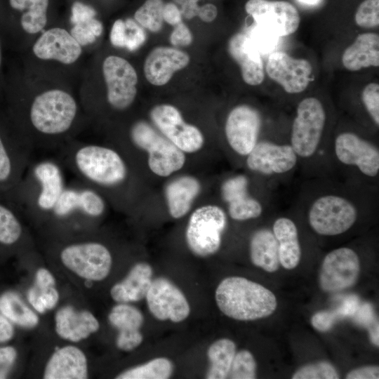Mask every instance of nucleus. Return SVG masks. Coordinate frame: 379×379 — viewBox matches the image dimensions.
<instances>
[{"label":"nucleus","mask_w":379,"mask_h":379,"mask_svg":"<svg viewBox=\"0 0 379 379\" xmlns=\"http://www.w3.org/2000/svg\"><path fill=\"white\" fill-rule=\"evenodd\" d=\"M74 87L32 75L21 66L5 75L3 107L18 134L32 150L58 151L88 126Z\"/></svg>","instance_id":"obj_1"},{"label":"nucleus","mask_w":379,"mask_h":379,"mask_svg":"<svg viewBox=\"0 0 379 379\" xmlns=\"http://www.w3.org/2000/svg\"><path fill=\"white\" fill-rule=\"evenodd\" d=\"M86 51L72 36L67 26L52 25L22 53L21 67L39 77L74 86L85 68Z\"/></svg>","instance_id":"obj_2"},{"label":"nucleus","mask_w":379,"mask_h":379,"mask_svg":"<svg viewBox=\"0 0 379 379\" xmlns=\"http://www.w3.org/2000/svg\"><path fill=\"white\" fill-rule=\"evenodd\" d=\"M58 152L65 168L105 198L122 190L130 180L128 161L116 148L75 138Z\"/></svg>","instance_id":"obj_3"},{"label":"nucleus","mask_w":379,"mask_h":379,"mask_svg":"<svg viewBox=\"0 0 379 379\" xmlns=\"http://www.w3.org/2000/svg\"><path fill=\"white\" fill-rule=\"evenodd\" d=\"M58 158L31 161L16 187L4 199L20 214L44 225L67 182Z\"/></svg>","instance_id":"obj_4"},{"label":"nucleus","mask_w":379,"mask_h":379,"mask_svg":"<svg viewBox=\"0 0 379 379\" xmlns=\"http://www.w3.org/2000/svg\"><path fill=\"white\" fill-rule=\"evenodd\" d=\"M107 199L91 186L76 178L67 183L44 225L56 232H88L105 213Z\"/></svg>","instance_id":"obj_5"},{"label":"nucleus","mask_w":379,"mask_h":379,"mask_svg":"<svg viewBox=\"0 0 379 379\" xmlns=\"http://www.w3.org/2000/svg\"><path fill=\"white\" fill-rule=\"evenodd\" d=\"M215 298L225 315L239 321L265 318L277 306V298L271 291L241 277L222 279L215 290Z\"/></svg>","instance_id":"obj_6"},{"label":"nucleus","mask_w":379,"mask_h":379,"mask_svg":"<svg viewBox=\"0 0 379 379\" xmlns=\"http://www.w3.org/2000/svg\"><path fill=\"white\" fill-rule=\"evenodd\" d=\"M50 0H6L0 15L4 39L21 53L47 27L53 25Z\"/></svg>","instance_id":"obj_7"},{"label":"nucleus","mask_w":379,"mask_h":379,"mask_svg":"<svg viewBox=\"0 0 379 379\" xmlns=\"http://www.w3.org/2000/svg\"><path fill=\"white\" fill-rule=\"evenodd\" d=\"M84 70L102 81V100L108 109L121 113L132 106L137 95L138 79L135 68L126 58L109 54L98 64L87 62Z\"/></svg>","instance_id":"obj_8"},{"label":"nucleus","mask_w":379,"mask_h":379,"mask_svg":"<svg viewBox=\"0 0 379 379\" xmlns=\"http://www.w3.org/2000/svg\"><path fill=\"white\" fill-rule=\"evenodd\" d=\"M127 141L133 147L147 153L148 166L158 176H169L185 164V152L144 120L130 125Z\"/></svg>","instance_id":"obj_9"},{"label":"nucleus","mask_w":379,"mask_h":379,"mask_svg":"<svg viewBox=\"0 0 379 379\" xmlns=\"http://www.w3.org/2000/svg\"><path fill=\"white\" fill-rule=\"evenodd\" d=\"M57 253L61 263L79 277L99 281L110 272L112 255L102 242L93 239H69L58 245Z\"/></svg>","instance_id":"obj_10"},{"label":"nucleus","mask_w":379,"mask_h":379,"mask_svg":"<svg viewBox=\"0 0 379 379\" xmlns=\"http://www.w3.org/2000/svg\"><path fill=\"white\" fill-rule=\"evenodd\" d=\"M32 149L18 134L0 103V194L4 197L21 180Z\"/></svg>","instance_id":"obj_11"},{"label":"nucleus","mask_w":379,"mask_h":379,"mask_svg":"<svg viewBox=\"0 0 379 379\" xmlns=\"http://www.w3.org/2000/svg\"><path fill=\"white\" fill-rule=\"evenodd\" d=\"M226 225L227 217L220 207L206 205L197 208L189 219L185 232L189 248L199 257L214 254L220 248Z\"/></svg>","instance_id":"obj_12"},{"label":"nucleus","mask_w":379,"mask_h":379,"mask_svg":"<svg viewBox=\"0 0 379 379\" xmlns=\"http://www.w3.org/2000/svg\"><path fill=\"white\" fill-rule=\"evenodd\" d=\"M291 136V147L302 157H311L316 151L326 121L321 102L316 98H306L298 105Z\"/></svg>","instance_id":"obj_13"},{"label":"nucleus","mask_w":379,"mask_h":379,"mask_svg":"<svg viewBox=\"0 0 379 379\" xmlns=\"http://www.w3.org/2000/svg\"><path fill=\"white\" fill-rule=\"evenodd\" d=\"M357 212L348 200L335 195L317 199L312 205L309 222L318 234L334 236L348 230L355 222Z\"/></svg>","instance_id":"obj_14"},{"label":"nucleus","mask_w":379,"mask_h":379,"mask_svg":"<svg viewBox=\"0 0 379 379\" xmlns=\"http://www.w3.org/2000/svg\"><path fill=\"white\" fill-rule=\"evenodd\" d=\"M150 117L161 133L185 153H194L204 145V138L195 126L186 123L173 105H159L150 111Z\"/></svg>","instance_id":"obj_15"},{"label":"nucleus","mask_w":379,"mask_h":379,"mask_svg":"<svg viewBox=\"0 0 379 379\" xmlns=\"http://www.w3.org/2000/svg\"><path fill=\"white\" fill-rule=\"evenodd\" d=\"M245 10L256 25L279 37L294 33L300 25L298 10L286 1L248 0Z\"/></svg>","instance_id":"obj_16"},{"label":"nucleus","mask_w":379,"mask_h":379,"mask_svg":"<svg viewBox=\"0 0 379 379\" xmlns=\"http://www.w3.org/2000/svg\"><path fill=\"white\" fill-rule=\"evenodd\" d=\"M360 272V262L357 253L349 248H340L328 253L324 258L319 272L320 288L333 293L352 286Z\"/></svg>","instance_id":"obj_17"},{"label":"nucleus","mask_w":379,"mask_h":379,"mask_svg":"<svg viewBox=\"0 0 379 379\" xmlns=\"http://www.w3.org/2000/svg\"><path fill=\"white\" fill-rule=\"evenodd\" d=\"M145 298L149 312L161 321L180 322L190 313L189 302L183 293L165 277L152 280Z\"/></svg>","instance_id":"obj_18"},{"label":"nucleus","mask_w":379,"mask_h":379,"mask_svg":"<svg viewBox=\"0 0 379 379\" xmlns=\"http://www.w3.org/2000/svg\"><path fill=\"white\" fill-rule=\"evenodd\" d=\"M268 77L288 93L305 91L311 81L312 67L302 58H295L283 51H274L266 64Z\"/></svg>","instance_id":"obj_19"},{"label":"nucleus","mask_w":379,"mask_h":379,"mask_svg":"<svg viewBox=\"0 0 379 379\" xmlns=\"http://www.w3.org/2000/svg\"><path fill=\"white\" fill-rule=\"evenodd\" d=\"M261 120L254 108L241 105L229 113L225 123V135L232 149L241 155H248L257 143Z\"/></svg>","instance_id":"obj_20"},{"label":"nucleus","mask_w":379,"mask_h":379,"mask_svg":"<svg viewBox=\"0 0 379 379\" xmlns=\"http://www.w3.org/2000/svg\"><path fill=\"white\" fill-rule=\"evenodd\" d=\"M335 152L338 159L347 165H354L370 177L379 171V151L371 142L352 133H343L335 140Z\"/></svg>","instance_id":"obj_21"},{"label":"nucleus","mask_w":379,"mask_h":379,"mask_svg":"<svg viewBox=\"0 0 379 379\" xmlns=\"http://www.w3.org/2000/svg\"><path fill=\"white\" fill-rule=\"evenodd\" d=\"M296 162L297 154L291 145H279L267 141L257 142L246 159L251 170L266 175L287 172Z\"/></svg>","instance_id":"obj_22"},{"label":"nucleus","mask_w":379,"mask_h":379,"mask_svg":"<svg viewBox=\"0 0 379 379\" xmlns=\"http://www.w3.org/2000/svg\"><path fill=\"white\" fill-rule=\"evenodd\" d=\"M190 62V57L181 50L159 46L152 49L144 62V74L146 79L152 85L163 86L167 84L173 74Z\"/></svg>","instance_id":"obj_23"},{"label":"nucleus","mask_w":379,"mask_h":379,"mask_svg":"<svg viewBox=\"0 0 379 379\" xmlns=\"http://www.w3.org/2000/svg\"><path fill=\"white\" fill-rule=\"evenodd\" d=\"M110 324L118 330L117 347L124 351H131L142 342L140 331L144 317L142 312L129 303H118L112 307L108 315Z\"/></svg>","instance_id":"obj_24"},{"label":"nucleus","mask_w":379,"mask_h":379,"mask_svg":"<svg viewBox=\"0 0 379 379\" xmlns=\"http://www.w3.org/2000/svg\"><path fill=\"white\" fill-rule=\"evenodd\" d=\"M100 324L91 312L71 305L59 309L55 315V330L62 339L77 343L97 332Z\"/></svg>","instance_id":"obj_25"},{"label":"nucleus","mask_w":379,"mask_h":379,"mask_svg":"<svg viewBox=\"0 0 379 379\" xmlns=\"http://www.w3.org/2000/svg\"><path fill=\"white\" fill-rule=\"evenodd\" d=\"M88 361L84 352L74 345L58 349L49 358L43 375L45 379H85Z\"/></svg>","instance_id":"obj_26"},{"label":"nucleus","mask_w":379,"mask_h":379,"mask_svg":"<svg viewBox=\"0 0 379 379\" xmlns=\"http://www.w3.org/2000/svg\"><path fill=\"white\" fill-rule=\"evenodd\" d=\"M228 51L239 64L245 83L257 86L263 81L265 74L261 55L246 34L233 35L228 42Z\"/></svg>","instance_id":"obj_27"},{"label":"nucleus","mask_w":379,"mask_h":379,"mask_svg":"<svg viewBox=\"0 0 379 379\" xmlns=\"http://www.w3.org/2000/svg\"><path fill=\"white\" fill-rule=\"evenodd\" d=\"M152 268L148 263H136L123 280L112 287V298L118 303H130L142 300L152 284Z\"/></svg>","instance_id":"obj_28"},{"label":"nucleus","mask_w":379,"mask_h":379,"mask_svg":"<svg viewBox=\"0 0 379 379\" xmlns=\"http://www.w3.org/2000/svg\"><path fill=\"white\" fill-rule=\"evenodd\" d=\"M342 62L345 68L350 71L378 67V34L368 32L358 35L354 41L344 51Z\"/></svg>","instance_id":"obj_29"},{"label":"nucleus","mask_w":379,"mask_h":379,"mask_svg":"<svg viewBox=\"0 0 379 379\" xmlns=\"http://www.w3.org/2000/svg\"><path fill=\"white\" fill-rule=\"evenodd\" d=\"M200 191L201 184L194 177L185 175L171 181L165 190L170 215L176 219L185 215Z\"/></svg>","instance_id":"obj_30"},{"label":"nucleus","mask_w":379,"mask_h":379,"mask_svg":"<svg viewBox=\"0 0 379 379\" xmlns=\"http://www.w3.org/2000/svg\"><path fill=\"white\" fill-rule=\"evenodd\" d=\"M273 234L279 244V262L286 270H293L299 264L301 249L295 223L287 218L277 219L273 225Z\"/></svg>","instance_id":"obj_31"},{"label":"nucleus","mask_w":379,"mask_h":379,"mask_svg":"<svg viewBox=\"0 0 379 379\" xmlns=\"http://www.w3.org/2000/svg\"><path fill=\"white\" fill-rule=\"evenodd\" d=\"M250 256L255 266L267 272H274L279 269V244L273 232L262 229L253 234L250 241Z\"/></svg>","instance_id":"obj_32"},{"label":"nucleus","mask_w":379,"mask_h":379,"mask_svg":"<svg viewBox=\"0 0 379 379\" xmlns=\"http://www.w3.org/2000/svg\"><path fill=\"white\" fill-rule=\"evenodd\" d=\"M20 214L10 204L0 199V248H16L26 239Z\"/></svg>","instance_id":"obj_33"},{"label":"nucleus","mask_w":379,"mask_h":379,"mask_svg":"<svg viewBox=\"0 0 379 379\" xmlns=\"http://www.w3.org/2000/svg\"><path fill=\"white\" fill-rule=\"evenodd\" d=\"M0 312L11 323L22 328H32L39 318L15 291H6L0 295Z\"/></svg>","instance_id":"obj_34"},{"label":"nucleus","mask_w":379,"mask_h":379,"mask_svg":"<svg viewBox=\"0 0 379 379\" xmlns=\"http://www.w3.org/2000/svg\"><path fill=\"white\" fill-rule=\"evenodd\" d=\"M236 354L235 343L228 338H221L213 343L208 349L209 366L207 379L227 378Z\"/></svg>","instance_id":"obj_35"},{"label":"nucleus","mask_w":379,"mask_h":379,"mask_svg":"<svg viewBox=\"0 0 379 379\" xmlns=\"http://www.w3.org/2000/svg\"><path fill=\"white\" fill-rule=\"evenodd\" d=\"M173 372L172 361L165 357L155 358L145 364L127 369L117 379H167Z\"/></svg>","instance_id":"obj_36"},{"label":"nucleus","mask_w":379,"mask_h":379,"mask_svg":"<svg viewBox=\"0 0 379 379\" xmlns=\"http://www.w3.org/2000/svg\"><path fill=\"white\" fill-rule=\"evenodd\" d=\"M163 0H146L134 13V20L143 28L159 32L163 25Z\"/></svg>","instance_id":"obj_37"},{"label":"nucleus","mask_w":379,"mask_h":379,"mask_svg":"<svg viewBox=\"0 0 379 379\" xmlns=\"http://www.w3.org/2000/svg\"><path fill=\"white\" fill-rule=\"evenodd\" d=\"M72 36L87 51L102 35L104 27L97 17L67 27Z\"/></svg>","instance_id":"obj_38"},{"label":"nucleus","mask_w":379,"mask_h":379,"mask_svg":"<svg viewBox=\"0 0 379 379\" xmlns=\"http://www.w3.org/2000/svg\"><path fill=\"white\" fill-rule=\"evenodd\" d=\"M59 298V293L55 286H40L34 284L27 292L28 302L40 314L54 308Z\"/></svg>","instance_id":"obj_39"},{"label":"nucleus","mask_w":379,"mask_h":379,"mask_svg":"<svg viewBox=\"0 0 379 379\" xmlns=\"http://www.w3.org/2000/svg\"><path fill=\"white\" fill-rule=\"evenodd\" d=\"M230 217L235 220H246L259 217L262 211L261 204L248 195L228 203Z\"/></svg>","instance_id":"obj_40"},{"label":"nucleus","mask_w":379,"mask_h":379,"mask_svg":"<svg viewBox=\"0 0 379 379\" xmlns=\"http://www.w3.org/2000/svg\"><path fill=\"white\" fill-rule=\"evenodd\" d=\"M256 362L253 354L243 350L235 354L227 378L254 379L256 378Z\"/></svg>","instance_id":"obj_41"},{"label":"nucleus","mask_w":379,"mask_h":379,"mask_svg":"<svg viewBox=\"0 0 379 379\" xmlns=\"http://www.w3.org/2000/svg\"><path fill=\"white\" fill-rule=\"evenodd\" d=\"M339 374L335 368L327 361H318L305 365L298 369L293 379H337Z\"/></svg>","instance_id":"obj_42"},{"label":"nucleus","mask_w":379,"mask_h":379,"mask_svg":"<svg viewBox=\"0 0 379 379\" xmlns=\"http://www.w3.org/2000/svg\"><path fill=\"white\" fill-rule=\"evenodd\" d=\"M246 34L260 55L272 53L279 38L255 23L248 28Z\"/></svg>","instance_id":"obj_43"},{"label":"nucleus","mask_w":379,"mask_h":379,"mask_svg":"<svg viewBox=\"0 0 379 379\" xmlns=\"http://www.w3.org/2000/svg\"><path fill=\"white\" fill-rule=\"evenodd\" d=\"M354 20L362 28H374L379 25V0H365L357 8Z\"/></svg>","instance_id":"obj_44"},{"label":"nucleus","mask_w":379,"mask_h":379,"mask_svg":"<svg viewBox=\"0 0 379 379\" xmlns=\"http://www.w3.org/2000/svg\"><path fill=\"white\" fill-rule=\"evenodd\" d=\"M248 180L244 175H237L226 180L221 188L222 195L227 203L248 195Z\"/></svg>","instance_id":"obj_45"},{"label":"nucleus","mask_w":379,"mask_h":379,"mask_svg":"<svg viewBox=\"0 0 379 379\" xmlns=\"http://www.w3.org/2000/svg\"><path fill=\"white\" fill-rule=\"evenodd\" d=\"M363 103L375 123L379 125V85L377 83H370L363 89L361 93Z\"/></svg>","instance_id":"obj_46"},{"label":"nucleus","mask_w":379,"mask_h":379,"mask_svg":"<svg viewBox=\"0 0 379 379\" xmlns=\"http://www.w3.org/2000/svg\"><path fill=\"white\" fill-rule=\"evenodd\" d=\"M350 314L347 309L344 307L335 311H321L314 314L311 322L314 328L321 332L330 329L337 319L341 317Z\"/></svg>","instance_id":"obj_47"},{"label":"nucleus","mask_w":379,"mask_h":379,"mask_svg":"<svg viewBox=\"0 0 379 379\" xmlns=\"http://www.w3.org/2000/svg\"><path fill=\"white\" fill-rule=\"evenodd\" d=\"M127 36L126 47L127 50L133 51L140 47L146 39V33L134 19L127 18L125 20Z\"/></svg>","instance_id":"obj_48"},{"label":"nucleus","mask_w":379,"mask_h":379,"mask_svg":"<svg viewBox=\"0 0 379 379\" xmlns=\"http://www.w3.org/2000/svg\"><path fill=\"white\" fill-rule=\"evenodd\" d=\"M18 357L15 347L10 345L0 347V379L8 377Z\"/></svg>","instance_id":"obj_49"},{"label":"nucleus","mask_w":379,"mask_h":379,"mask_svg":"<svg viewBox=\"0 0 379 379\" xmlns=\"http://www.w3.org/2000/svg\"><path fill=\"white\" fill-rule=\"evenodd\" d=\"M127 29L125 21L116 20L109 32V41L116 48H125L126 44Z\"/></svg>","instance_id":"obj_50"},{"label":"nucleus","mask_w":379,"mask_h":379,"mask_svg":"<svg viewBox=\"0 0 379 379\" xmlns=\"http://www.w3.org/2000/svg\"><path fill=\"white\" fill-rule=\"evenodd\" d=\"M170 41L175 46H186L192 42V35L190 29L182 22L174 26L170 35Z\"/></svg>","instance_id":"obj_51"},{"label":"nucleus","mask_w":379,"mask_h":379,"mask_svg":"<svg viewBox=\"0 0 379 379\" xmlns=\"http://www.w3.org/2000/svg\"><path fill=\"white\" fill-rule=\"evenodd\" d=\"M347 379H378L379 378V368L376 366H366L355 368L350 371Z\"/></svg>","instance_id":"obj_52"},{"label":"nucleus","mask_w":379,"mask_h":379,"mask_svg":"<svg viewBox=\"0 0 379 379\" xmlns=\"http://www.w3.org/2000/svg\"><path fill=\"white\" fill-rule=\"evenodd\" d=\"M162 15L164 20L171 25L175 26L182 22L180 10L174 4H164Z\"/></svg>","instance_id":"obj_53"},{"label":"nucleus","mask_w":379,"mask_h":379,"mask_svg":"<svg viewBox=\"0 0 379 379\" xmlns=\"http://www.w3.org/2000/svg\"><path fill=\"white\" fill-rule=\"evenodd\" d=\"M14 335L13 324L0 312V343L11 340Z\"/></svg>","instance_id":"obj_54"},{"label":"nucleus","mask_w":379,"mask_h":379,"mask_svg":"<svg viewBox=\"0 0 379 379\" xmlns=\"http://www.w3.org/2000/svg\"><path fill=\"white\" fill-rule=\"evenodd\" d=\"M181 6L180 12L185 18H192L197 15L199 7L197 5L199 0H174Z\"/></svg>","instance_id":"obj_55"},{"label":"nucleus","mask_w":379,"mask_h":379,"mask_svg":"<svg viewBox=\"0 0 379 379\" xmlns=\"http://www.w3.org/2000/svg\"><path fill=\"white\" fill-rule=\"evenodd\" d=\"M34 284L40 286H55V279L49 270L40 267L36 272Z\"/></svg>","instance_id":"obj_56"},{"label":"nucleus","mask_w":379,"mask_h":379,"mask_svg":"<svg viewBox=\"0 0 379 379\" xmlns=\"http://www.w3.org/2000/svg\"><path fill=\"white\" fill-rule=\"evenodd\" d=\"M218 15L216 6L212 4H206L199 7L197 16L204 22H210L215 20Z\"/></svg>","instance_id":"obj_57"},{"label":"nucleus","mask_w":379,"mask_h":379,"mask_svg":"<svg viewBox=\"0 0 379 379\" xmlns=\"http://www.w3.org/2000/svg\"><path fill=\"white\" fill-rule=\"evenodd\" d=\"M3 41L4 36L0 26V103L3 102L4 90L5 86V74L3 70Z\"/></svg>","instance_id":"obj_58"},{"label":"nucleus","mask_w":379,"mask_h":379,"mask_svg":"<svg viewBox=\"0 0 379 379\" xmlns=\"http://www.w3.org/2000/svg\"><path fill=\"white\" fill-rule=\"evenodd\" d=\"M370 338L372 342L377 346H378V322L374 328L370 330Z\"/></svg>","instance_id":"obj_59"},{"label":"nucleus","mask_w":379,"mask_h":379,"mask_svg":"<svg viewBox=\"0 0 379 379\" xmlns=\"http://www.w3.org/2000/svg\"><path fill=\"white\" fill-rule=\"evenodd\" d=\"M300 3L308 5V6H314L318 4L321 0H298Z\"/></svg>","instance_id":"obj_60"},{"label":"nucleus","mask_w":379,"mask_h":379,"mask_svg":"<svg viewBox=\"0 0 379 379\" xmlns=\"http://www.w3.org/2000/svg\"><path fill=\"white\" fill-rule=\"evenodd\" d=\"M0 199H4V197L0 194Z\"/></svg>","instance_id":"obj_61"}]
</instances>
